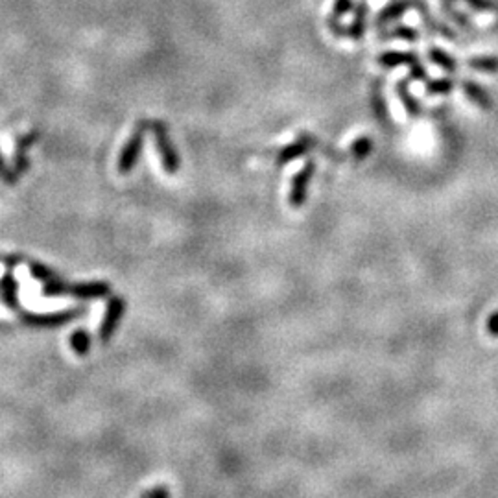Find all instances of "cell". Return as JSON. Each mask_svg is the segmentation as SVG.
I'll use <instances>...</instances> for the list:
<instances>
[{
	"label": "cell",
	"instance_id": "7a4b0ae2",
	"mask_svg": "<svg viewBox=\"0 0 498 498\" xmlns=\"http://www.w3.org/2000/svg\"><path fill=\"white\" fill-rule=\"evenodd\" d=\"M152 131H153V138H155V146H157V152L161 155V163H163L164 172L173 176V173L179 170V159L178 153H176V148L173 144L170 143V137H168L166 126L163 122H152Z\"/></svg>",
	"mask_w": 498,
	"mask_h": 498
},
{
	"label": "cell",
	"instance_id": "d6986e66",
	"mask_svg": "<svg viewBox=\"0 0 498 498\" xmlns=\"http://www.w3.org/2000/svg\"><path fill=\"white\" fill-rule=\"evenodd\" d=\"M350 10H355V2L353 0H336L334 6H332V15H331V28L334 30L336 26H338V22H340V19L346 13H349Z\"/></svg>",
	"mask_w": 498,
	"mask_h": 498
},
{
	"label": "cell",
	"instance_id": "f546056e",
	"mask_svg": "<svg viewBox=\"0 0 498 498\" xmlns=\"http://www.w3.org/2000/svg\"><path fill=\"white\" fill-rule=\"evenodd\" d=\"M143 498H172V497H170V493H168V489L164 487V485H157V487L146 491V493L143 494Z\"/></svg>",
	"mask_w": 498,
	"mask_h": 498
},
{
	"label": "cell",
	"instance_id": "3957f363",
	"mask_svg": "<svg viewBox=\"0 0 498 498\" xmlns=\"http://www.w3.org/2000/svg\"><path fill=\"white\" fill-rule=\"evenodd\" d=\"M79 314H84V308H74L67 312H54V314H22V323L35 329H55V327L67 325L70 321L78 320Z\"/></svg>",
	"mask_w": 498,
	"mask_h": 498
},
{
	"label": "cell",
	"instance_id": "9a60e30c",
	"mask_svg": "<svg viewBox=\"0 0 498 498\" xmlns=\"http://www.w3.org/2000/svg\"><path fill=\"white\" fill-rule=\"evenodd\" d=\"M365 19H367V2H362L360 6H356L355 8V20H353V25L347 28V35H349L350 39L360 41L362 37H364Z\"/></svg>",
	"mask_w": 498,
	"mask_h": 498
},
{
	"label": "cell",
	"instance_id": "52a82bcc",
	"mask_svg": "<svg viewBox=\"0 0 498 498\" xmlns=\"http://www.w3.org/2000/svg\"><path fill=\"white\" fill-rule=\"evenodd\" d=\"M70 296H74L76 299L81 301H89V299H102V297L111 294V287L107 282L93 281V282H81V284H74L69 290Z\"/></svg>",
	"mask_w": 498,
	"mask_h": 498
},
{
	"label": "cell",
	"instance_id": "5b68a950",
	"mask_svg": "<svg viewBox=\"0 0 498 498\" xmlns=\"http://www.w3.org/2000/svg\"><path fill=\"white\" fill-rule=\"evenodd\" d=\"M314 163L308 161L305 166L296 173V178L291 179L290 196H288V203L294 209H299L305 205L306 202V190H308V183H310L312 176H314Z\"/></svg>",
	"mask_w": 498,
	"mask_h": 498
},
{
	"label": "cell",
	"instance_id": "4fadbf2b",
	"mask_svg": "<svg viewBox=\"0 0 498 498\" xmlns=\"http://www.w3.org/2000/svg\"><path fill=\"white\" fill-rule=\"evenodd\" d=\"M376 61H379V65H382V67H388V69H391V67H399V65H412L419 60H417V55H415L414 52L390 50V52L380 54L379 58H376Z\"/></svg>",
	"mask_w": 498,
	"mask_h": 498
},
{
	"label": "cell",
	"instance_id": "44dd1931",
	"mask_svg": "<svg viewBox=\"0 0 498 498\" xmlns=\"http://www.w3.org/2000/svg\"><path fill=\"white\" fill-rule=\"evenodd\" d=\"M69 290H70L69 284H65L60 277H58V279H52V281L45 282V287H43V296L45 297L63 296V294H69Z\"/></svg>",
	"mask_w": 498,
	"mask_h": 498
},
{
	"label": "cell",
	"instance_id": "484cf974",
	"mask_svg": "<svg viewBox=\"0 0 498 498\" xmlns=\"http://www.w3.org/2000/svg\"><path fill=\"white\" fill-rule=\"evenodd\" d=\"M0 179H2L4 183H8V185H15L17 183L15 170L6 164L4 157H2V153H0Z\"/></svg>",
	"mask_w": 498,
	"mask_h": 498
},
{
	"label": "cell",
	"instance_id": "603a6c76",
	"mask_svg": "<svg viewBox=\"0 0 498 498\" xmlns=\"http://www.w3.org/2000/svg\"><path fill=\"white\" fill-rule=\"evenodd\" d=\"M30 273L34 279H37V281L41 282H48L52 281V279H58V275H55L52 270H48L45 264H41V262H30Z\"/></svg>",
	"mask_w": 498,
	"mask_h": 498
},
{
	"label": "cell",
	"instance_id": "4dcf8cb0",
	"mask_svg": "<svg viewBox=\"0 0 498 498\" xmlns=\"http://www.w3.org/2000/svg\"><path fill=\"white\" fill-rule=\"evenodd\" d=\"M487 332L494 338H498V312H493L487 320Z\"/></svg>",
	"mask_w": 498,
	"mask_h": 498
},
{
	"label": "cell",
	"instance_id": "7c38bea8",
	"mask_svg": "<svg viewBox=\"0 0 498 498\" xmlns=\"http://www.w3.org/2000/svg\"><path fill=\"white\" fill-rule=\"evenodd\" d=\"M0 291H2V301L10 310H17L19 308V282L15 281V277L11 273H4L2 281H0Z\"/></svg>",
	"mask_w": 498,
	"mask_h": 498
},
{
	"label": "cell",
	"instance_id": "4316f807",
	"mask_svg": "<svg viewBox=\"0 0 498 498\" xmlns=\"http://www.w3.org/2000/svg\"><path fill=\"white\" fill-rule=\"evenodd\" d=\"M452 2V0H450ZM461 2H467L473 10L476 11H494L497 10V4L493 0H461Z\"/></svg>",
	"mask_w": 498,
	"mask_h": 498
},
{
	"label": "cell",
	"instance_id": "8fae6325",
	"mask_svg": "<svg viewBox=\"0 0 498 498\" xmlns=\"http://www.w3.org/2000/svg\"><path fill=\"white\" fill-rule=\"evenodd\" d=\"M419 0H399V2H393V4H388L384 10L380 11L379 17H376V25L384 26L386 22H391L393 19H399L402 13H406L408 10L415 8Z\"/></svg>",
	"mask_w": 498,
	"mask_h": 498
},
{
	"label": "cell",
	"instance_id": "7402d4cb",
	"mask_svg": "<svg viewBox=\"0 0 498 498\" xmlns=\"http://www.w3.org/2000/svg\"><path fill=\"white\" fill-rule=\"evenodd\" d=\"M371 148H373V144H371V138L369 137H360L356 138L355 144H353V148H350V152H353V155H355L356 161H364L367 155H369Z\"/></svg>",
	"mask_w": 498,
	"mask_h": 498
},
{
	"label": "cell",
	"instance_id": "277c9868",
	"mask_svg": "<svg viewBox=\"0 0 498 498\" xmlns=\"http://www.w3.org/2000/svg\"><path fill=\"white\" fill-rule=\"evenodd\" d=\"M124 312H126V301H124L122 297L119 296L111 297V299L107 301V306H105L104 320H102V323H100V329H98L100 341H104L105 343V341H109L111 338H113L117 327H119L120 321H122Z\"/></svg>",
	"mask_w": 498,
	"mask_h": 498
},
{
	"label": "cell",
	"instance_id": "ac0fdd59",
	"mask_svg": "<svg viewBox=\"0 0 498 498\" xmlns=\"http://www.w3.org/2000/svg\"><path fill=\"white\" fill-rule=\"evenodd\" d=\"M468 67L478 72H487V74H494L498 72V58L494 55H482V58H473L468 60Z\"/></svg>",
	"mask_w": 498,
	"mask_h": 498
},
{
	"label": "cell",
	"instance_id": "5bb4252c",
	"mask_svg": "<svg viewBox=\"0 0 498 498\" xmlns=\"http://www.w3.org/2000/svg\"><path fill=\"white\" fill-rule=\"evenodd\" d=\"M412 78H402L397 81V85H395V91H397V94H399L400 102H402V105H405L406 113L409 114V117H419L421 114V109L419 104H417V100L412 98V94H409L408 91V84Z\"/></svg>",
	"mask_w": 498,
	"mask_h": 498
},
{
	"label": "cell",
	"instance_id": "ffe728a7",
	"mask_svg": "<svg viewBox=\"0 0 498 498\" xmlns=\"http://www.w3.org/2000/svg\"><path fill=\"white\" fill-rule=\"evenodd\" d=\"M456 87V81L450 78H439L426 81V93L428 94H447Z\"/></svg>",
	"mask_w": 498,
	"mask_h": 498
},
{
	"label": "cell",
	"instance_id": "f1b7e54d",
	"mask_svg": "<svg viewBox=\"0 0 498 498\" xmlns=\"http://www.w3.org/2000/svg\"><path fill=\"white\" fill-rule=\"evenodd\" d=\"M409 78L412 79H426L428 78V74H426V69H424L419 61H415V63H412V67H409Z\"/></svg>",
	"mask_w": 498,
	"mask_h": 498
},
{
	"label": "cell",
	"instance_id": "2e32d148",
	"mask_svg": "<svg viewBox=\"0 0 498 498\" xmlns=\"http://www.w3.org/2000/svg\"><path fill=\"white\" fill-rule=\"evenodd\" d=\"M70 349L74 350L78 356H87L91 350V336L85 329H76L70 334Z\"/></svg>",
	"mask_w": 498,
	"mask_h": 498
},
{
	"label": "cell",
	"instance_id": "ba28073f",
	"mask_svg": "<svg viewBox=\"0 0 498 498\" xmlns=\"http://www.w3.org/2000/svg\"><path fill=\"white\" fill-rule=\"evenodd\" d=\"M39 138V131H30V133L22 135L17 140L15 146V155H13V170H15L17 176L25 173L28 170V157H26V150L30 148L32 144Z\"/></svg>",
	"mask_w": 498,
	"mask_h": 498
},
{
	"label": "cell",
	"instance_id": "d4e9b609",
	"mask_svg": "<svg viewBox=\"0 0 498 498\" xmlns=\"http://www.w3.org/2000/svg\"><path fill=\"white\" fill-rule=\"evenodd\" d=\"M443 11L450 17V19L454 20V22H456V25L461 26V28H467V30H471V28H473V26H471V20H468L464 13H459L458 10H454L452 6L447 4V2L443 4Z\"/></svg>",
	"mask_w": 498,
	"mask_h": 498
},
{
	"label": "cell",
	"instance_id": "9c48e42d",
	"mask_svg": "<svg viewBox=\"0 0 498 498\" xmlns=\"http://www.w3.org/2000/svg\"><path fill=\"white\" fill-rule=\"evenodd\" d=\"M461 89H464L465 96H467L474 105H478V107L482 109L493 107V98H491V94L483 89L482 85L473 81V79H464V81H461Z\"/></svg>",
	"mask_w": 498,
	"mask_h": 498
},
{
	"label": "cell",
	"instance_id": "83f0119b",
	"mask_svg": "<svg viewBox=\"0 0 498 498\" xmlns=\"http://www.w3.org/2000/svg\"><path fill=\"white\" fill-rule=\"evenodd\" d=\"M373 105H375L376 117H379L380 120H384L386 119V105H384V100H382V94H380V91L373 93Z\"/></svg>",
	"mask_w": 498,
	"mask_h": 498
},
{
	"label": "cell",
	"instance_id": "6da1fadb",
	"mask_svg": "<svg viewBox=\"0 0 498 498\" xmlns=\"http://www.w3.org/2000/svg\"><path fill=\"white\" fill-rule=\"evenodd\" d=\"M144 135H146V122H138L137 126H135L133 133L128 138V143L124 144L122 152H120L119 155V164H117V166H119V172L122 173V176L131 172L135 164H137V159L138 155H140V152H143L144 146Z\"/></svg>",
	"mask_w": 498,
	"mask_h": 498
},
{
	"label": "cell",
	"instance_id": "8992f818",
	"mask_svg": "<svg viewBox=\"0 0 498 498\" xmlns=\"http://www.w3.org/2000/svg\"><path fill=\"white\" fill-rule=\"evenodd\" d=\"M314 146H316V138L312 137V135H301V137L297 138L296 143L288 144L287 148L281 150L279 157H277V164H279V166H284V164L303 157V155L310 152Z\"/></svg>",
	"mask_w": 498,
	"mask_h": 498
},
{
	"label": "cell",
	"instance_id": "30bf717a",
	"mask_svg": "<svg viewBox=\"0 0 498 498\" xmlns=\"http://www.w3.org/2000/svg\"><path fill=\"white\" fill-rule=\"evenodd\" d=\"M415 8H417V11L421 13V17H423V20H424V25H426V28H428L430 32H438V34L443 35L445 39L456 41V34L452 32V28H449V26L445 25V22H441V20L434 19V17L430 15L428 4H426L424 0H419Z\"/></svg>",
	"mask_w": 498,
	"mask_h": 498
},
{
	"label": "cell",
	"instance_id": "e0dca14e",
	"mask_svg": "<svg viewBox=\"0 0 498 498\" xmlns=\"http://www.w3.org/2000/svg\"><path fill=\"white\" fill-rule=\"evenodd\" d=\"M428 58L434 61L435 65H439L441 69L447 70V72H456V70H458V61L450 58L443 48H438V46L428 48Z\"/></svg>",
	"mask_w": 498,
	"mask_h": 498
},
{
	"label": "cell",
	"instance_id": "cb8c5ba5",
	"mask_svg": "<svg viewBox=\"0 0 498 498\" xmlns=\"http://www.w3.org/2000/svg\"><path fill=\"white\" fill-rule=\"evenodd\" d=\"M391 39H400V41H408V43H415L417 41V32L409 26H397L393 32H390Z\"/></svg>",
	"mask_w": 498,
	"mask_h": 498
}]
</instances>
